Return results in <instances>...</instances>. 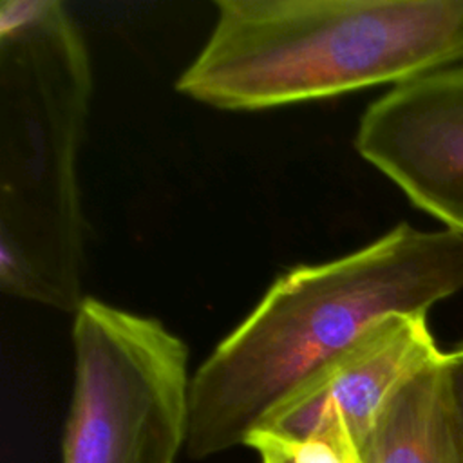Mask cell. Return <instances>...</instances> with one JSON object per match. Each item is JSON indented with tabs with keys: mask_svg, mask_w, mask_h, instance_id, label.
<instances>
[{
	"mask_svg": "<svg viewBox=\"0 0 463 463\" xmlns=\"http://www.w3.org/2000/svg\"><path fill=\"white\" fill-rule=\"evenodd\" d=\"M463 289V235L398 224L371 244L277 277L192 374L184 454L246 445L268 416L371 326Z\"/></svg>",
	"mask_w": 463,
	"mask_h": 463,
	"instance_id": "obj_1",
	"label": "cell"
},
{
	"mask_svg": "<svg viewBox=\"0 0 463 463\" xmlns=\"http://www.w3.org/2000/svg\"><path fill=\"white\" fill-rule=\"evenodd\" d=\"M92 96L81 31L60 0L0 4V289L72 313L83 295L78 152Z\"/></svg>",
	"mask_w": 463,
	"mask_h": 463,
	"instance_id": "obj_2",
	"label": "cell"
},
{
	"mask_svg": "<svg viewBox=\"0 0 463 463\" xmlns=\"http://www.w3.org/2000/svg\"><path fill=\"white\" fill-rule=\"evenodd\" d=\"M175 90L262 110L403 83L463 58V0H217Z\"/></svg>",
	"mask_w": 463,
	"mask_h": 463,
	"instance_id": "obj_3",
	"label": "cell"
},
{
	"mask_svg": "<svg viewBox=\"0 0 463 463\" xmlns=\"http://www.w3.org/2000/svg\"><path fill=\"white\" fill-rule=\"evenodd\" d=\"M72 347L63 463H175L190 411L184 342L152 317L85 297Z\"/></svg>",
	"mask_w": 463,
	"mask_h": 463,
	"instance_id": "obj_4",
	"label": "cell"
},
{
	"mask_svg": "<svg viewBox=\"0 0 463 463\" xmlns=\"http://www.w3.org/2000/svg\"><path fill=\"white\" fill-rule=\"evenodd\" d=\"M354 146L412 204L463 235V67L394 85L362 114Z\"/></svg>",
	"mask_w": 463,
	"mask_h": 463,
	"instance_id": "obj_5",
	"label": "cell"
},
{
	"mask_svg": "<svg viewBox=\"0 0 463 463\" xmlns=\"http://www.w3.org/2000/svg\"><path fill=\"white\" fill-rule=\"evenodd\" d=\"M439 354L425 315H391L280 403L257 432L291 443H326L356 461L389 396Z\"/></svg>",
	"mask_w": 463,
	"mask_h": 463,
	"instance_id": "obj_6",
	"label": "cell"
},
{
	"mask_svg": "<svg viewBox=\"0 0 463 463\" xmlns=\"http://www.w3.org/2000/svg\"><path fill=\"white\" fill-rule=\"evenodd\" d=\"M441 354L389 396L358 449L356 463H463L443 392Z\"/></svg>",
	"mask_w": 463,
	"mask_h": 463,
	"instance_id": "obj_7",
	"label": "cell"
},
{
	"mask_svg": "<svg viewBox=\"0 0 463 463\" xmlns=\"http://www.w3.org/2000/svg\"><path fill=\"white\" fill-rule=\"evenodd\" d=\"M246 447H251L260 463H356L351 456L326 443H291L255 432Z\"/></svg>",
	"mask_w": 463,
	"mask_h": 463,
	"instance_id": "obj_8",
	"label": "cell"
},
{
	"mask_svg": "<svg viewBox=\"0 0 463 463\" xmlns=\"http://www.w3.org/2000/svg\"><path fill=\"white\" fill-rule=\"evenodd\" d=\"M439 371L449 414L463 452V342L450 353L441 354Z\"/></svg>",
	"mask_w": 463,
	"mask_h": 463,
	"instance_id": "obj_9",
	"label": "cell"
},
{
	"mask_svg": "<svg viewBox=\"0 0 463 463\" xmlns=\"http://www.w3.org/2000/svg\"><path fill=\"white\" fill-rule=\"evenodd\" d=\"M458 67H463V58H461V61L458 63Z\"/></svg>",
	"mask_w": 463,
	"mask_h": 463,
	"instance_id": "obj_10",
	"label": "cell"
}]
</instances>
